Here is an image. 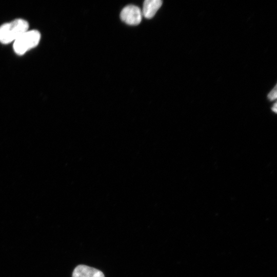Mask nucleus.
I'll list each match as a JSON object with an SVG mask.
<instances>
[{
	"label": "nucleus",
	"instance_id": "1",
	"mask_svg": "<svg viewBox=\"0 0 277 277\" xmlns=\"http://www.w3.org/2000/svg\"><path fill=\"white\" fill-rule=\"evenodd\" d=\"M29 24L23 19H16L2 25L0 27V42L9 44L15 41L28 31Z\"/></svg>",
	"mask_w": 277,
	"mask_h": 277
},
{
	"label": "nucleus",
	"instance_id": "2",
	"mask_svg": "<svg viewBox=\"0 0 277 277\" xmlns=\"http://www.w3.org/2000/svg\"><path fill=\"white\" fill-rule=\"evenodd\" d=\"M41 34L37 30L27 31L16 39L13 44V49L18 55L36 47L40 40Z\"/></svg>",
	"mask_w": 277,
	"mask_h": 277
},
{
	"label": "nucleus",
	"instance_id": "3",
	"mask_svg": "<svg viewBox=\"0 0 277 277\" xmlns=\"http://www.w3.org/2000/svg\"><path fill=\"white\" fill-rule=\"evenodd\" d=\"M142 13L140 8L133 5L124 7L120 14L121 19L129 25L139 24L142 21Z\"/></svg>",
	"mask_w": 277,
	"mask_h": 277
},
{
	"label": "nucleus",
	"instance_id": "4",
	"mask_svg": "<svg viewBox=\"0 0 277 277\" xmlns=\"http://www.w3.org/2000/svg\"><path fill=\"white\" fill-rule=\"evenodd\" d=\"M72 277H105L102 271L85 265H79L74 269Z\"/></svg>",
	"mask_w": 277,
	"mask_h": 277
},
{
	"label": "nucleus",
	"instance_id": "5",
	"mask_svg": "<svg viewBox=\"0 0 277 277\" xmlns=\"http://www.w3.org/2000/svg\"><path fill=\"white\" fill-rule=\"evenodd\" d=\"M161 0H146L143 4L142 14L148 19L153 17L162 5Z\"/></svg>",
	"mask_w": 277,
	"mask_h": 277
},
{
	"label": "nucleus",
	"instance_id": "6",
	"mask_svg": "<svg viewBox=\"0 0 277 277\" xmlns=\"http://www.w3.org/2000/svg\"><path fill=\"white\" fill-rule=\"evenodd\" d=\"M277 97L276 85L268 94V98L270 101L275 100Z\"/></svg>",
	"mask_w": 277,
	"mask_h": 277
},
{
	"label": "nucleus",
	"instance_id": "7",
	"mask_svg": "<svg viewBox=\"0 0 277 277\" xmlns=\"http://www.w3.org/2000/svg\"><path fill=\"white\" fill-rule=\"evenodd\" d=\"M276 103H275L274 104V105L273 106V107L272 108V110L273 112L276 113V111H277V109H276Z\"/></svg>",
	"mask_w": 277,
	"mask_h": 277
}]
</instances>
